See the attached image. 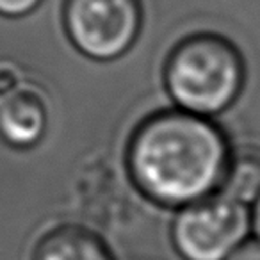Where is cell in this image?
<instances>
[{"mask_svg":"<svg viewBox=\"0 0 260 260\" xmlns=\"http://www.w3.org/2000/svg\"><path fill=\"white\" fill-rule=\"evenodd\" d=\"M48 126V105L38 87L20 84L0 98V138L13 148H32Z\"/></svg>","mask_w":260,"mask_h":260,"instance_id":"5b68a950","label":"cell"},{"mask_svg":"<svg viewBox=\"0 0 260 260\" xmlns=\"http://www.w3.org/2000/svg\"><path fill=\"white\" fill-rule=\"evenodd\" d=\"M22 84L20 72L9 62H0V98L15 91Z\"/></svg>","mask_w":260,"mask_h":260,"instance_id":"9c48e42d","label":"cell"},{"mask_svg":"<svg viewBox=\"0 0 260 260\" xmlns=\"http://www.w3.org/2000/svg\"><path fill=\"white\" fill-rule=\"evenodd\" d=\"M64 29L86 57L114 61L136 43L141 30L139 0H66Z\"/></svg>","mask_w":260,"mask_h":260,"instance_id":"277c9868","label":"cell"},{"mask_svg":"<svg viewBox=\"0 0 260 260\" xmlns=\"http://www.w3.org/2000/svg\"><path fill=\"white\" fill-rule=\"evenodd\" d=\"M251 226L256 232V239H260V194L253 202V212H251Z\"/></svg>","mask_w":260,"mask_h":260,"instance_id":"8fae6325","label":"cell"},{"mask_svg":"<svg viewBox=\"0 0 260 260\" xmlns=\"http://www.w3.org/2000/svg\"><path fill=\"white\" fill-rule=\"evenodd\" d=\"M232 150L209 118L170 109L146 118L130 138L126 166L155 203L187 207L223 189Z\"/></svg>","mask_w":260,"mask_h":260,"instance_id":"6da1fadb","label":"cell"},{"mask_svg":"<svg viewBox=\"0 0 260 260\" xmlns=\"http://www.w3.org/2000/svg\"><path fill=\"white\" fill-rule=\"evenodd\" d=\"M249 228L248 205L221 192L180 209L171 239L184 260H228L246 242Z\"/></svg>","mask_w":260,"mask_h":260,"instance_id":"3957f363","label":"cell"},{"mask_svg":"<svg viewBox=\"0 0 260 260\" xmlns=\"http://www.w3.org/2000/svg\"><path fill=\"white\" fill-rule=\"evenodd\" d=\"M166 89L178 109L216 116L228 109L244 84V61L234 43L219 34H192L170 54Z\"/></svg>","mask_w":260,"mask_h":260,"instance_id":"7a4b0ae2","label":"cell"},{"mask_svg":"<svg viewBox=\"0 0 260 260\" xmlns=\"http://www.w3.org/2000/svg\"><path fill=\"white\" fill-rule=\"evenodd\" d=\"M226 196L242 203H251L260 194V152L242 150L232 155L230 170L223 185Z\"/></svg>","mask_w":260,"mask_h":260,"instance_id":"52a82bcc","label":"cell"},{"mask_svg":"<svg viewBox=\"0 0 260 260\" xmlns=\"http://www.w3.org/2000/svg\"><path fill=\"white\" fill-rule=\"evenodd\" d=\"M43 0H0V16L6 18H22L30 15Z\"/></svg>","mask_w":260,"mask_h":260,"instance_id":"ba28073f","label":"cell"},{"mask_svg":"<svg viewBox=\"0 0 260 260\" xmlns=\"http://www.w3.org/2000/svg\"><path fill=\"white\" fill-rule=\"evenodd\" d=\"M228 260H260V239L246 241Z\"/></svg>","mask_w":260,"mask_h":260,"instance_id":"30bf717a","label":"cell"},{"mask_svg":"<svg viewBox=\"0 0 260 260\" xmlns=\"http://www.w3.org/2000/svg\"><path fill=\"white\" fill-rule=\"evenodd\" d=\"M32 260H114V256L96 234L66 224L48 232L38 242Z\"/></svg>","mask_w":260,"mask_h":260,"instance_id":"8992f818","label":"cell"}]
</instances>
